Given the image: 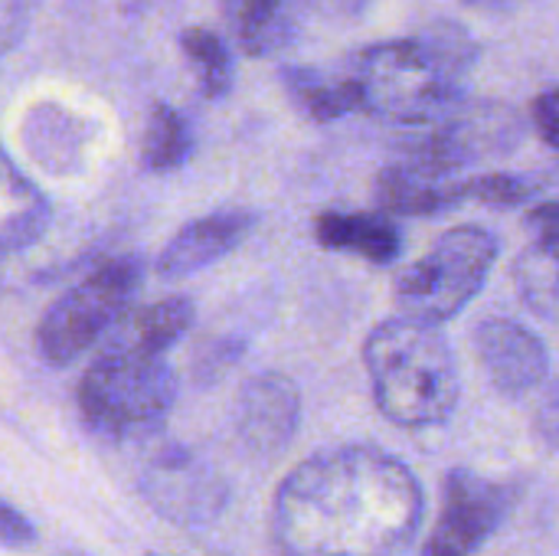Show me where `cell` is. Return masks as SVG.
I'll list each match as a JSON object with an SVG mask.
<instances>
[{
  "instance_id": "6da1fadb",
  "label": "cell",
  "mask_w": 559,
  "mask_h": 556,
  "mask_svg": "<svg viewBox=\"0 0 559 556\" xmlns=\"http://www.w3.org/2000/svg\"><path fill=\"white\" fill-rule=\"evenodd\" d=\"M426 511L413 469L380 446H334L295 465L275 492L278 556H403Z\"/></svg>"
},
{
  "instance_id": "7a4b0ae2",
  "label": "cell",
  "mask_w": 559,
  "mask_h": 556,
  "mask_svg": "<svg viewBox=\"0 0 559 556\" xmlns=\"http://www.w3.org/2000/svg\"><path fill=\"white\" fill-rule=\"evenodd\" d=\"M364 364L377 410L393 426H442L459 406V360L439 324L409 315L380 321L364 341Z\"/></svg>"
},
{
  "instance_id": "3957f363",
  "label": "cell",
  "mask_w": 559,
  "mask_h": 556,
  "mask_svg": "<svg viewBox=\"0 0 559 556\" xmlns=\"http://www.w3.org/2000/svg\"><path fill=\"white\" fill-rule=\"evenodd\" d=\"M177 403V377L164 357L105 344L79 383L85 426L108 442L154 436Z\"/></svg>"
},
{
  "instance_id": "277c9868",
  "label": "cell",
  "mask_w": 559,
  "mask_h": 556,
  "mask_svg": "<svg viewBox=\"0 0 559 556\" xmlns=\"http://www.w3.org/2000/svg\"><path fill=\"white\" fill-rule=\"evenodd\" d=\"M354 79L364 92V111L400 128L436 125L462 102V75L423 36L364 49L354 62Z\"/></svg>"
},
{
  "instance_id": "5b68a950",
  "label": "cell",
  "mask_w": 559,
  "mask_h": 556,
  "mask_svg": "<svg viewBox=\"0 0 559 556\" xmlns=\"http://www.w3.org/2000/svg\"><path fill=\"white\" fill-rule=\"evenodd\" d=\"M141 282L144 265L138 256H118L95 265L79 285H72L46 308L36 328L39 357L49 367L75 364L124 321L134 295L141 292Z\"/></svg>"
},
{
  "instance_id": "8992f818",
  "label": "cell",
  "mask_w": 559,
  "mask_h": 556,
  "mask_svg": "<svg viewBox=\"0 0 559 556\" xmlns=\"http://www.w3.org/2000/svg\"><path fill=\"white\" fill-rule=\"evenodd\" d=\"M498 239L485 226H455L442 233L432 249L396 275V305L403 315L445 324L488 282L498 262Z\"/></svg>"
},
{
  "instance_id": "52a82bcc",
  "label": "cell",
  "mask_w": 559,
  "mask_h": 556,
  "mask_svg": "<svg viewBox=\"0 0 559 556\" xmlns=\"http://www.w3.org/2000/svg\"><path fill=\"white\" fill-rule=\"evenodd\" d=\"M138 495L157 518L177 528H206L229 505L226 478L183 446H167L141 465Z\"/></svg>"
},
{
  "instance_id": "ba28073f",
  "label": "cell",
  "mask_w": 559,
  "mask_h": 556,
  "mask_svg": "<svg viewBox=\"0 0 559 556\" xmlns=\"http://www.w3.org/2000/svg\"><path fill=\"white\" fill-rule=\"evenodd\" d=\"M518 138H521V125L504 108H478V111L455 108L449 118L429 125L426 134L403 141L396 164L429 177H452L455 170L481 157L511 151Z\"/></svg>"
},
{
  "instance_id": "9c48e42d",
  "label": "cell",
  "mask_w": 559,
  "mask_h": 556,
  "mask_svg": "<svg viewBox=\"0 0 559 556\" xmlns=\"http://www.w3.org/2000/svg\"><path fill=\"white\" fill-rule=\"evenodd\" d=\"M445 498L439 524L432 528L419 556H472L504 524L514 492L468 469H452L445 475Z\"/></svg>"
},
{
  "instance_id": "30bf717a",
  "label": "cell",
  "mask_w": 559,
  "mask_h": 556,
  "mask_svg": "<svg viewBox=\"0 0 559 556\" xmlns=\"http://www.w3.org/2000/svg\"><path fill=\"white\" fill-rule=\"evenodd\" d=\"M301 423V393L298 383L278 370L255 374L242 383L236 403V436L252 459H278Z\"/></svg>"
},
{
  "instance_id": "8fae6325",
  "label": "cell",
  "mask_w": 559,
  "mask_h": 556,
  "mask_svg": "<svg viewBox=\"0 0 559 556\" xmlns=\"http://www.w3.org/2000/svg\"><path fill=\"white\" fill-rule=\"evenodd\" d=\"M472 344H475L485 377L504 397L531 393L550 374V354H547L544 341L531 328H524L511 318L478 321Z\"/></svg>"
},
{
  "instance_id": "7c38bea8",
  "label": "cell",
  "mask_w": 559,
  "mask_h": 556,
  "mask_svg": "<svg viewBox=\"0 0 559 556\" xmlns=\"http://www.w3.org/2000/svg\"><path fill=\"white\" fill-rule=\"evenodd\" d=\"M259 216L252 210H219V213H206L193 223H187L157 256V275L160 279H187L213 262H219L223 256H229L233 249H239L246 242V236L255 229Z\"/></svg>"
},
{
  "instance_id": "4fadbf2b",
  "label": "cell",
  "mask_w": 559,
  "mask_h": 556,
  "mask_svg": "<svg viewBox=\"0 0 559 556\" xmlns=\"http://www.w3.org/2000/svg\"><path fill=\"white\" fill-rule=\"evenodd\" d=\"M377 203L390 216H436L442 210H452L468 200L465 180L452 177H429L419 170H409L403 164H386L377 174Z\"/></svg>"
},
{
  "instance_id": "5bb4252c",
  "label": "cell",
  "mask_w": 559,
  "mask_h": 556,
  "mask_svg": "<svg viewBox=\"0 0 559 556\" xmlns=\"http://www.w3.org/2000/svg\"><path fill=\"white\" fill-rule=\"evenodd\" d=\"M219 7L246 56H272L295 39L301 0H219Z\"/></svg>"
},
{
  "instance_id": "9a60e30c",
  "label": "cell",
  "mask_w": 559,
  "mask_h": 556,
  "mask_svg": "<svg viewBox=\"0 0 559 556\" xmlns=\"http://www.w3.org/2000/svg\"><path fill=\"white\" fill-rule=\"evenodd\" d=\"M314 236L324 249L350 252L377 265L400 259V229L386 213H321L314 220Z\"/></svg>"
},
{
  "instance_id": "2e32d148",
  "label": "cell",
  "mask_w": 559,
  "mask_h": 556,
  "mask_svg": "<svg viewBox=\"0 0 559 556\" xmlns=\"http://www.w3.org/2000/svg\"><path fill=\"white\" fill-rule=\"evenodd\" d=\"M85 121L62 105H36L23 118V147L49 174H72L85 151Z\"/></svg>"
},
{
  "instance_id": "e0dca14e",
  "label": "cell",
  "mask_w": 559,
  "mask_h": 556,
  "mask_svg": "<svg viewBox=\"0 0 559 556\" xmlns=\"http://www.w3.org/2000/svg\"><path fill=\"white\" fill-rule=\"evenodd\" d=\"M193 318H197L193 301L174 295V298L144 305L138 311H128L124 321L108 334L105 344L138 351V354H151V357H164L193 328Z\"/></svg>"
},
{
  "instance_id": "ac0fdd59",
  "label": "cell",
  "mask_w": 559,
  "mask_h": 556,
  "mask_svg": "<svg viewBox=\"0 0 559 556\" xmlns=\"http://www.w3.org/2000/svg\"><path fill=\"white\" fill-rule=\"evenodd\" d=\"M282 85L288 98L318 125L337 121L350 111L364 108V92L354 75H331L311 66H288L282 69Z\"/></svg>"
},
{
  "instance_id": "d6986e66",
  "label": "cell",
  "mask_w": 559,
  "mask_h": 556,
  "mask_svg": "<svg viewBox=\"0 0 559 556\" xmlns=\"http://www.w3.org/2000/svg\"><path fill=\"white\" fill-rule=\"evenodd\" d=\"M49 223H52V203L26 180V174L13 164V157H7L3 161V226H0L3 252L13 256L33 246L36 239H43Z\"/></svg>"
},
{
  "instance_id": "ffe728a7",
  "label": "cell",
  "mask_w": 559,
  "mask_h": 556,
  "mask_svg": "<svg viewBox=\"0 0 559 556\" xmlns=\"http://www.w3.org/2000/svg\"><path fill=\"white\" fill-rule=\"evenodd\" d=\"M193 154V131H190V121L157 102L151 111H147V121H144V131H141V164L144 170L151 174H170L177 167H183Z\"/></svg>"
},
{
  "instance_id": "44dd1931",
  "label": "cell",
  "mask_w": 559,
  "mask_h": 556,
  "mask_svg": "<svg viewBox=\"0 0 559 556\" xmlns=\"http://www.w3.org/2000/svg\"><path fill=\"white\" fill-rule=\"evenodd\" d=\"M180 49L197 75V85L203 92V98H226L236 79V66H233V52L226 46V39L216 29L206 26H187L180 33Z\"/></svg>"
},
{
  "instance_id": "7402d4cb",
  "label": "cell",
  "mask_w": 559,
  "mask_h": 556,
  "mask_svg": "<svg viewBox=\"0 0 559 556\" xmlns=\"http://www.w3.org/2000/svg\"><path fill=\"white\" fill-rule=\"evenodd\" d=\"M514 288L521 295V301L540 315V318H559V256L544 249V246H531L527 252H521L514 259L511 269Z\"/></svg>"
},
{
  "instance_id": "603a6c76",
  "label": "cell",
  "mask_w": 559,
  "mask_h": 556,
  "mask_svg": "<svg viewBox=\"0 0 559 556\" xmlns=\"http://www.w3.org/2000/svg\"><path fill=\"white\" fill-rule=\"evenodd\" d=\"M465 193L468 200L488 206H521L524 200L534 197V187L518 174H481L465 180Z\"/></svg>"
},
{
  "instance_id": "cb8c5ba5",
  "label": "cell",
  "mask_w": 559,
  "mask_h": 556,
  "mask_svg": "<svg viewBox=\"0 0 559 556\" xmlns=\"http://www.w3.org/2000/svg\"><path fill=\"white\" fill-rule=\"evenodd\" d=\"M0 537H3L7 551H29L39 541L33 521L23 511H16L10 501H3V508H0Z\"/></svg>"
},
{
  "instance_id": "d4e9b609",
  "label": "cell",
  "mask_w": 559,
  "mask_h": 556,
  "mask_svg": "<svg viewBox=\"0 0 559 556\" xmlns=\"http://www.w3.org/2000/svg\"><path fill=\"white\" fill-rule=\"evenodd\" d=\"M531 121L537 128V134L559 151V85L557 88H547L544 95L534 98L531 105Z\"/></svg>"
},
{
  "instance_id": "484cf974",
  "label": "cell",
  "mask_w": 559,
  "mask_h": 556,
  "mask_svg": "<svg viewBox=\"0 0 559 556\" xmlns=\"http://www.w3.org/2000/svg\"><path fill=\"white\" fill-rule=\"evenodd\" d=\"M527 226L537 236V246L550 249L559 256V200L554 203H540L537 210L527 213Z\"/></svg>"
},
{
  "instance_id": "4316f807",
  "label": "cell",
  "mask_w": 559,
  "mask_h": 556,
  "mask_svg": "<svg viewBox=\"0 0 559 556\" xmlns=\"http://www.w3.org/2000/svg\"><path fill=\"white\" fill-rule=\"evenodd\" d=\"M537 436L547 446L559 449V383L554 387V393L540 403V410H537Z\"/></svg>"
},
{
  "instance_id": "83f0119b",
  "label": "cell",
  "mask_w": 559,
  "mask_h": 556,
  "mask_svg": "<svg viewBox=\"0 0 559 556\" xmlns=\"http://www.w3.org/2000/svg\"><path fill=\"white\" fill-rule=\"evenodd\" d=\"M23 23H26V7L20 0H7L3 3V29H7V49L16 46V36L23 33Z\"/></svg>"
},
{
  "instance_id": "f1b7e54d",
  "label": "cell",
  "mask_w": 559,
  "mask_h": 556,
  "mask_svg": "<svg viewBox=\"0 0 559 556\" xmlns=\"http://www.w3.org/2000/svg\"><path fill=\"white\" fill-rule=\"evenodd\" d=\"M144 556H157V554H144Z\"/></svg>"
},
{
  "instance_id": "f546056e",
  "label": "cell",
  "mask_w": 559,
  "mask_h": 556,
  "mask_svg": "<svg viewBox=\"0 0 559 556\" xmlns=\"http://www.w3.org/2000/svg\"><path fill=\"white\" fill-rule=\"evenodd\" d=\"M210 556H223V554H210Z\"/></svg>"
}]
</instances>
